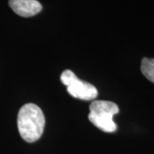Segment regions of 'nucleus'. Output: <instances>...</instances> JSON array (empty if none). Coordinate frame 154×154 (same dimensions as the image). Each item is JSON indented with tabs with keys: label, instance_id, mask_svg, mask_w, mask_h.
<instances>
[{
	"label": "nucleus",
	"instance_id": "7ed1b4c3",
	"mask_svg": "<svg viewBox=\"0 0 154 154\" xmlns=\"http://www.w3.org/2000/svg\"><path fill=\"white\" fill-rule=\"evenodd\" d=\"M61 82L67 87L72 97L82 100H93L98 96V90L94 85L78 79L74 72L67 69L62 73Z\"/></svg>",
	"mask_w": 154,
	"mask_h": 154
},
{
	"label": "nucleus",
	"instance_id": "f03ea898",
	"mask_svg": "<svg viewBox=\"0 0 154 154\" xmlns=\"http://www.w3.org/2000/svg\"><path fill=\"white\" fill-rule=\"evenodd\" d=\"M88 119L94 126L106 133L115 132L117 126L113 116L119 112L116 104L106 100H95L89 106Z\"/></svg>",
	"mask_w": 154,
	"mask_h": 154
},
{
	"label": "nucleus",
	"instance_id": "f257e3e1",
	"mask_svg": "<svg viewBox=\"0 0 154 154\" xmlns=\"http://www.w3.org/2000/svg\"><path fill=\"white\" fill-rule=\"evenodd\" d=\"M45 116L38 105L28 103L18 112L17 126L20 135L27 142L38 140L44 132Z\"/></svg>",
	"mask_w": 154,
	"mask_h": 154
},
{
	"label": "nucleus",
	"instance_id": "20e7f679",
	"mask_svg": "<svg viewBox=\"0 0 154 154\" xmlns=\"http://www.w3.org/2000/svg\"><path fill=\"white\" fill-rule=\"evenodd\" d=\"M9 5L22 17H33L42 11V5L37 0H9Z\"/></svg>",
	"mask_w": 154,
	"mask_h": 154
},
{
	"label": "nucleus",
	"instance_id": "39448f33",
	"mask_svg": "<svg viewBox=\"0 0 154 154\" xmlns=\"http://www.w3.org/2000/svg\"><path fill=\"white\" fill-rule=\"evenodd\" d=\"M140 69L145 77L154 83V58L144 57L141 61Z\"/></svg>",
	"mask_w": 154,
	"mask_h": 154
}]
</instances>
